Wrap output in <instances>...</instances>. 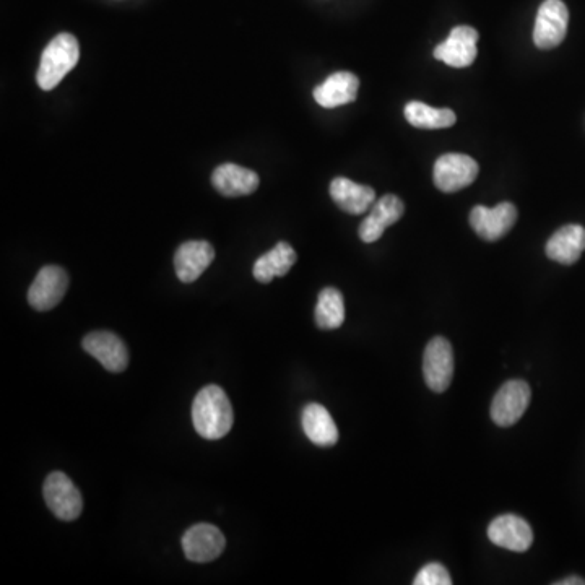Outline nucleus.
<instances>
[{
  "label": "nucleus",
  "instance_id": "9b49d317",
  "mask_svg": "<svg viewBox=\"0 0 585 585\" xmlns=\"http://www.w3.org/2000/svg\"><path fill=\"white\" fill-rule=\"evenodd\" d=\"M478 31L472 26H455L449 38L434 49V57L454 69L472 65L478 54Z\"/></svg>",
  "mask_w": 585,
  "mask_h": 585
},
{
  "label": "nucleus",
  "instance_id": "4468645a",
  "mask_svg": "<svg viewBox=\"0 0 585 585\" xmlns=\"http://www.w3.org/2000/svg\"><path fill=\"white\" fill-rule=\"evenodd\" d=\"M405 213V205L397 195H384L376 200L373 207L369 208L368 217L361 221L360 234L363 243H376L389 226L395 225Z\"/></svg>",
  "mask_w": 585,
  "mask_h": 585
},
{
  "label": "nucleus",
  "instance_id": "7ed1b4c3",
  "mask_svg": "<svg viewBox=\"0 0 585 585\" xmlns=\"http://www.w3.org/2000/svg\"><path fill=\"white\" fill-rule=\"evenodd\" d=\"M569 10L563 0H545L538 9L533 43L538 49H555L568 35Z\"/></svg>",
  "mask_w": 585,
  "mask_h": 585
},
{
  "label": "nucleus",
  "instance_id": "1a4fd4ad",
  "mask_svg": "<svg viewBox=\"0 0 585 585\" xmlns=\"http://www.w3.org/2000/svg\"><path fill=\"white\" fill-rule=\"evenodd\" d=\"M517 208L511 202H503L496 207L477 205L470 213V226L485 241H499L516 225Z\"/></svg>",
  "mask_w": 585,
  "mask_h": 585
},
{
  "label": "nucleus",
  "instance_id": "dca6fc26",
  "mask_svg": "<svg viewBox=\"0 0 585 585\" xmlns=\"http://www.w3.org/2000/svg\"><path fill=\"white\" fill-rule=\"evenodd\" d=\"M360 90V78L351 72H337L314 88V100L325 109L353 103Z\"/></svg>",
  "mask_w": 585,
  "mask_h": 585
},
{
  "label": "nucleus",
  "instance_id": "20e7f679",
  "mask_svg": "<svg viewBox=\"0 0 585 585\" xmlns=\"http://www.w3.org/2000/svg\"><path fill=\"white\" fill-rule=\"evenodd\" d=\"M477 161L472 156L462 153H447L439 156L434 163V184L439 191L451 192L462 191L470 186L478 178Z\"/></svg>",
  "mask_w": 585,
  "mask_h": 585
},
{
  "label": "nucleus",
  "instance_id": "f257e3e1",
  "mask_svg": "<svg viewBox=\"0 0 585 585\" xmlns=\"http://www.w3.org/2000/svg\"><path fill=\"white\" fill-rule=\"evenodd\" d=\"M233 407L221 387H204L195 395L192 403V423L195 431L204 439H221L233 428Z\"/></svg>",
  "mask_w": 585,
  "mask_h": 585
},
{
  "label": "nucleus",
  "instance_id": "b1692460",
  "mask_svg": "<svg viewBox=\"0 0 585 585\" xmlns=\"http://www.w3.org/2000/svg\"><path fill=\"white\" fill-rule=\"evenodd\" d=\"M415 585H451L452 579L451 574L447 571L442 564L431 563L426 564L420 569V572L416 574Z\"/></svg>",
  "mask_w": 585,
  "mask_h": 585
},
{
  "label": "nucleus",
  "instance_id": "39448f33",
  "mask_svg": "<svg viewBox=\"0 0 585 585\" xmlns=\"http://www.w3.org/2000/svg\"><path fill=\"white\" fill-rule=\"evenodd\" d=\"M43 494L46 504L57 519L70 522L82 514V494L65 473L52 472L44 481Z\"/></svg>",
  "mask_w": 585,
  "mask_h": 585
},
{
  "label": "nucleus",
  "instance_id": "5701e85b",
  "mask_svg": "<svg viewBox=\"0 0 585 585\" xmlns=\"http://www.w3.org/2000/svg\"><path fill=\"white\" fill-rule=\"evenodd\" d=\"M345 321V301L337 288H324L316 306V324L322 330H335Z\"/></svg>",
  "mask_w": 585,
  "mask_h": 585
},
{
  "label": "nucleus",
  "instance_id": "393cba45",
  "mask_svg": "<svg viewBox=\"0 0 585 585\" xmlns=\"http://www.w3.org/2000/svg\"><path fill=\"white\" fill-rule=\"evenodd\" d=\"M556 585H585V581L582 577H568L564 581L556 582Z\"/></svg>",
  "mask_w": 585,
  "mask_h": 585
},
{
  "label": "nucleus",
  "instance_id": "ddd939ff",
  "mask_svg": "<svg viewBox=\"0 0 585 585\" xmlns=\"http://www.w3.org/2000/svg\"><path fill=\"white\" fill-rule=\"evenodd\" d=\"M488 538L504 550L524 553L532 546L533 532L527 520L514 514H504L491 522Z\"/></svg>",
  "mask_w": 585,
  "mask_h": 585
},
{
  "label": "nucleus",
  "instance_id": "412c9836",
  "mask_svg": "<svg viewBox=\"0 0 585 585\" xmlns=\"http://www.w3.org/2000/svg\"><path fill=\"white\" fill-rule=\"evenodd\" d=\"M296 252L290 244L280 241L272 251L265 252L254 264V278L260 283H270L275 277H283L295 265Z\"/></svg>",
  "mask_w": 585,
  "mask_h": 585
},
{
  "label": "nucleus",
  "instance_id": "6ab92c4d",
  "mask_svg": "<svg viewBox=\"0 0 585 585\" xmlns=\"http://www.w3.org/2000/svg\"><path fill=\"white\" fill-rule=\"evenodd\" d=\"M212 184L225 197H243L257 191L259 176L251 169L225 163L213 171Z\"/></svg>",
  "mask_w": 585,
  "mask_h": 585
},
{
  "label": "nucleus",
  "instance_id": "f03ea898",
  "mask_svg": "<svg viewBox=\"0 0 585 585\" xmlns=\"http://www.w3.org/2000/svg\"><path fill=\"white\" fill-rule=\"evenodd\" d=\"M80 59L77 38L70 33H61L52 39L41 56L36 82L44 91H51L62 82V78L74 69Z\"/></svg>",
  "mask_w": 585,
  "mask_h": 585
},
{
  "label": "nucleus",
  "instance_id": "6e6552de",
  "mask_svg": "<svg viewBox=\"0 0 585 585\" xmlns=\"http://www.w3.org/2000/svg\"><path fill=\"white\" fill-rule=\"evenodd\" d=\"M529 384L525 381H507L494 395L491 418L498 426L516 425L530 403Z\"/></svg>",
  "mask_w": 585,
  "mask_h": 585
},
{
  "label": "nucleus",
  "instance_id": "423d86ee",
  "mask_svg": "<svg viewBox=\"0 0 585 585\" xmlns=\"http://www.w3.org/2000/svg\"><path fill=\"white\" fill-rule=\"evenodd\" d=\"M423 376L433 392H446L454 376V351L444 337H436L428 343L423 355Z\"/></svg>",
  "mask_w": 585,
  "mask_h": 585
},
{
  "label": "nucleus",
  "instance_id": "2eb2a0df",
  "mask_svg": "<svg viewBox=\"0 0 585 585\" xmlns=\"http://www.w3.org/2000/svg\"><path fill=\"white\" fill-rule=\"evenodd\" d=\"M215 259V249L207 241H187L174 254V269L182 283H194Z\"/></svg>",
  "mask_w": 585,
  "mask_h": 585
},
{
  "label": "nucleus",
  "instance_id": "a211bd4d",
  "mask_svg": "<svg viewBox=\"0 0 585 585\" xmlns=\"http://www.w3.org/2000/svg\"><path fill=\"white\" fill-rule=\"evenodd\" d=\"M546 256L558 264L572 265L581 259L585 251V228L581 225H566L559 228L546 243Z\"/></svg>",
  "mask_w": 585,
  "mask_h": 585
},
{
  "label": "nucleus",
  "instance_id": "4be33fe9",
  "mask_svg": "<svg viewBox=\"0 0 585 585\" xmlns=\"http://www.w3.org/2000/svg\"><path fill=\"white\" fill-rule=\"evenodd\" d=\"M405 119L418 129H447L457 121L454 111L447 108H431L420 101H412L405 106Z\"/></svg>",
  "mask_w": 585,
  "mask_h": 585
},
{
  "label": "nucleus",
  "instance_id": "f3484780",
  "mask_svg": "<svg viewBox=\"0 0 585 585\" xmlns=\"http://www.w3.org/2000/svg\"><path fill=\"white\" fill-rule=\"evenodd\" d=\"M330 197L334 199L338 208L350 215H361L369 212L376 202V192L373 187L356 184L347 178H335L330 182Z\"/></svg>",
  "mask_w": 585,
  "mask_h": 585
},
{
  "label": "nucleus",
  "instance_id": "9d476101",
  "mask_svg": "<svg viewBox=\"0 0 585 585\" xmlns=\"http://www.w3.org/2000/svg\"><path fill=\"white\" fill-rule=\"evenodd\" d=\"M225 535L215 525H192L182 537V550L192 563H210L225 550Z\"/></svg>",
  "mask_w": 585,
  "mask_h": 585
},
{
  "label": "nucleus",
  "instance_id": "0eeeda50",
  "mask_svg": "<svg viewBox=\"0 0 585 585\" xmlns=\"http://www.w3.org/2000/svg\"><path fill=\"white\" fill-rule=\"evenodd\" d=\"M69 288V275L57 265H46L39 270L28 290V303L36 311H51L61 303Z\"/></svg>",
  "mask_w": 585,
  "mask_h": 585
},
{
  "label": "nucleus",
  "instance_id": "aec40b11",
  "mask_svg": "<svg viewBox=\"0 0 585 585\" xmlns=\"http://www.w3.org/2000/svg\"><path fill=\"white\" fill-rule=\"evenodd\" d=\"M304 434L312 444L319 447H332L338 441V429L329 410L319 403H309L301 416Z\"/></svg>",
  "mask_w": 585,
  "mask_h": 585
},
{
  "label": "nucleus",
  "instance_id": "f8f14e48",
  "mask_svg": "<svg viewBox=\"0 0 585 585\" xmlns=\"http://www.w3.org/2000/svg\"><path fill=\"white\" fill-rule=\"evenodd\" d=\"M83 350L103 364L109 373H122L129 364V351L121 338L113 332H91L83 338Z\"/></svg>",
  "mask_w": 585,
  "mask_h": 585
}]
</instances>
